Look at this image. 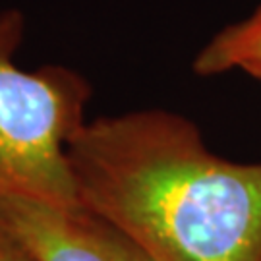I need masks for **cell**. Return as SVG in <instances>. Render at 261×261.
<instances>
[{
  "label": "cell",
  "instance_id": "5b68a950",
  "mask_svg": "<svg viewBox=\"0 0 261 261\" xmlns=\"http://www.w3.org/2000/svg\"><path fill=\"white\" fill-rule=\"evenodd\" d=\"M0 261H37L29 248L0 221Z\"/></svg>",
  "mask_w": 261,
  "mask_h": 261
},
{
  "label": "cell",
  "instance_id": "7a4b0ae2",
  "mask_svg": "<svg viewBox=\"0 0 261 261\" xmlns=\"http://www.w3.org/2000/svg\"><path fill=\"white\" fill-rule=\"evenodd\" d=\"M21 35V14L0 12V199L77 207L66 147L85 124L91 89L64 66L18 68Z\"/></svg>",
  "mask_w": 261,
  "mask_h": 261
},
{
  "label": "cell",
  "instance_id": "6da1fadb",
  "mask_svg": "<svg viewBox=\"0 0 261 261\" xmlns=\"http://www.w3.org/2000/svg\"><path fill=\"white\" fill-rule=\"evenodd\" d=\"M66 155L80 205L153 261H261V161L211 153L184 116L85 122Z\"/></svg>",
  "mask_w": 261,
  "mask_h": 261
},
{
  "label": "cell",
  "instance_id": "8992f818",
  "mask_svg": "<svg viewBox=\"0 0 261 261\" xmlns=\"http://www.w3.org/2000/svg\"><path fill=\"white\" fill-rule=\"evenodd\" d=\"M248 75H252L253 80H257V82L261 84V66H257V68L250 70V72H248Z\"/></svg>",
  "mask_w": 261,
  "mask_h": 261
},
{
  "label": "cell",
  "instance_id": "3957f363",
  "mask_svg": "<svg viewBox=\"0 0 261 261\" xmlns=\"http://www.w3.org/2000/svg\"><path fill=\"white\" fill-rule=\"evenodd\" d=\"M0 221L37 261H153L136 242L85 207L0 199Z\"/></svg>",
  "mask_w": 261,
  "mask_h": 261
},
{
  "label": "cell",
  "instance_id": "277c9868",
  "mask_svg": "<svg viewBox=\"0 0 261 261\" xmlns=\"http://www.w3.org/2000/svg\"><path fill=\"white\" fill-rule=\"evenodd\" d=\"M261 66V4L248 18L219 31L194 60L199 75L240 70L248 74Z\"/></svg>",
  "mask_w": 261,
  "mask_h": 261
}]
</instances>
